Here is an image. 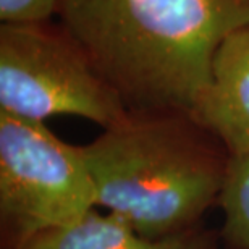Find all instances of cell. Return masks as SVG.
Wrapping results in <instances>:
<instances>
[{"label": "cell", "instance_id": "cell-1", "mask_svg": "<svg viewBox=\"0 0 249 249\" xmlns=\"http://www.w3.org/2000/svg\"><path fill=\"white\" fill-rule=\"evenodd\" d=\"M58 13L129 110L193 115L249 0H62Z\"/></svg>", "mask_w": 249, "mask_h": 249}, {"label": "cell", "instance_id": "cell-2", "mask_svg": "<svg viewBox=\"0 0 249 249\" xmlns=\"http://www.w3.org/2000/svg\"><path fill=\"white\" fill-rule=\"evenodd\" d=\"M79 149L97 207L152 240L193 230L220 197L231 157L191 115L170 112H131Z\"/></svg>", "mask_w": 249, "mask_h": 249}, {"label": "cell", "instance_id": "cell-3", "mask_svg": "<svg viewBox=\"0 0 249 249\" xmlns=\"http://www.w3.org/2000/svg\"><path fill=\"white\" fill-rule=\"evenodd\" d=\"M0 112L44 123L74 115L104 129L131 113L74 39L44 23L0 26Z\"/></svg>", "mask_w": 249, "mask_h": 249}, {"label": "cell", "instance_id": "cell-4", "mask_svg": "<svg viewBox=\"0 0 249 249\" xmlns=\"http://www.w3.org/2000/svg\"><path fill=\"white\" fill-rule=\"evenodd\" d=\"M97 207L79 146L44 122L0 112V220L8 249L70 227Z\"/></svg>", "mask_w": 249, "mask_h": 249}, {"label": "cell", "instance_id": "cell-5", "mask_svg": "<svg viewBox=\"0 0 249 249\" xmlns=\"http://www.w3.org/2000/svg\"><path fill=\"white\" fill-rule=\"evenodd\" d=\"M230 156L249 152V24L223 39L191 115Z\"/></svg>", "mask_w": 249, "mask_h": 249}, {"label": "cell", "instance_id": "cell-6", "mask_svg": "<svg viewBox=\"0 0 249 249\" xmlns=\"http://www.w3.org/2000/svg\"><path fill=\"white\" fill-rule=\"evenodd\" d=\"M15 249H215V243L211 235L196 228L152 240L96 207L73 225L46 231Z\"/></svg>", "mask_w": 249, "mask_h": 249}, {"label": "cell", "instance_id": "cell-7", "mask_svg": "<svg viewBox=\"0 0 249 249\" xmlns=\"http://www.w3.org/2000/svg\"><path fill=\"white\" fill-rule=\"evenodd\" d=\"M218 204L225 240L236 249H249V152L230 157Z\"/></svg>", "mask_w": 249, "mask_h": 249}, {"label": "cell", "instance_id": "cell-8", "mask_svg": "<svg viewBox=\"0 0 249 249\" xmlns=\"http://www.w3.org/2000/svg\"><path fill=\"white\" fill-rule=\"evenodd\" d=\"M62 0H0L2 24H41L60 10Z\"/></svg>", "mask_w": 249, "mask_h": 249}]
</instances>
